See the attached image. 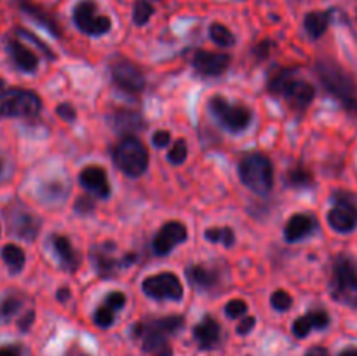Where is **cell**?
<instances>
[{"label": "cell", "mask_w": 357, "mask_h": 356, "mask_svg": "<svg viewBox=\"0 0 357 356\" xmlns=\"http://www.w3.org/2000/svg\"><path fill=\"white\" fill-rule=\"evenodd\" d=\"M183 327L181 316H167L159 320L138 323L135 327V335L143 341V349L152 356H169L171 348L167 335L174 334Z\"/></svg>", "instance_id": "cell-1"}, {"label": "cell", "mask_w": 357, "mask_h": 356, "mask_svg": "<svg viewBox=\"0 0 357 356\" xmlns=\"http://www.w3.org/2000/svg\"><path fill=\"white\" fill-rule=\"evenodd\" d=\"M268 91L288 100L289 107L295 110H305L316 96V89L309 82H303L293 77L291 70H279L268 80Z\"/></svg>", "instance_id": "cell-2"}, {"label": "cell", "mask_w": 357, "mask_h": 356, "mask_svg": "<svg viewBox=\"0 0 357 356\" xmlns=\"http://www.w3.org/2000/svg\"><path fill=\"white\" fill-rule=\"evenodd\" d=\"M317 75L323 80L324 87L337 96L349 112L357 114L356 86L340 66L331 61H321L317 63Z\"/></svg>", "instance_id": "cell-3"}, {"label": "cell", "mask_w": 357, "mask_h": 356, "mask_svg": "<svg viewBox=\"0 0 357 356\" xmlns=\"http://www.w3.org/2000/svg\"><path fill=\"white\" fill-rule=\"evenodd\" d=\"M239 175L243 184L257 194L264 195L272 191L274 185V170L267 156L260 152L250 154L239 164Z\"/></svg>", "instance_id": "cell-4"}, {"label": "cell", "mask_w": 357, "mask_h": 356, "mask_svg": "<svg viewBox=\"0 0 357 356\" xmlns=\"http://www.w3.org/2000/svg\"><path fill=\"white\" fill-rule=\"evenodd\" d=\"M114 161L128 177L138 178L149 168V150L135 136H126L114 150Z\"/></svg>", "instance_id": "cell-5"}, {"label": "cell", "mask_w": 357, "mask_h": 356, "mask_svg": "<svg viewBox=\"0 0 357 356\" xmlns=\"http://www.w3.org/2000/svg\"><path fill=\"white\" fill-rule=\"evenodd\" d=\"M42 108V101L33 91L6 89L0 93V117H35Z\"/></svg>", "instance_id": "cell-6"}, {"label": "cell", "mask_w": 357, "mask_h": 356, "mask_svg": "<svg viewBox=\"0 0 357 356\" xmlns=\"http://www.w3.org/2000/svg\"><path fill=\"white\" fill-rule=\"evenodd\" d=\"M331 295L345 304L357 302V269L347 257H338L333 265Z\"/></svg>", "instance_id": "cell-7"}, {"label": "cell", "mask_w": 357, "mask_h": 356, "mask_svg": "<svg viewBox=\"0 0 357 356\" xmlns=\"http://www.w3.org/2000/svg\"><path fill=\"white\" fill-rule=\"evenodd\" d=\"M209 110L213 112L220 124L232 133H241L251 124L253 114L244 105H232L222 96H213L209 100Z\"/></svg>", "instance_id": "cell-8"}, {"label": "cell", "mask_w": 357, "mask_h": 356, "mask_svg": "<svg viewBox=\"0 0 357 356\" xmlns=\"http://www.w3.org/2000/svg\"><path fill=\"white\" fill-rule=\"evenodd\" d=\"M73 21L86 35L91 37H100L110 31L112 21L108 16L98 14V7L93 0H82L73 9Z\"/></svg>", "instance_id": "cell-9"}, {"label": "cell", "mask_w": 357, "mask_h": 356, "mask_svg": "<svg viewBox=\"0 0 357 356\" xmlns=\"http://www.w3.org/2000/svg\"><path fill=\"white\" fill-rule=\"evenodd\" d=\"M143 292L155 300H181L183 286L174 272H159L149 276L142 285Z\"/></svg>", "instance_id": "cell-10"}, {"label": "cell", "mask_w": 357, "mask_h": 356, "mask_svg": "<svg viewBox=\"0 0 357 356\" xmlns=\"http://www.w3.org/2000/svg\"><path fill=\"white\" fill-rule=\"evenodd\" d=\"M328 222L337 232L347 234L357 225V206L351 201V195L337 194L335 206L328 213Z\"/></svg>", "instance_id": "cell-11"}, {"label": "cell", "mask_w": 357, "mask_h": 356, "mask_svg": "<svg viewBox=\"0 0 357 356\" xmlns=\"http://www.w3.org/2000/svg\"><path fill=\"white\" fill-rule=\"evenodd\" d=\"M110 70L115 84L124 91H128V93H142L143 87H145L143 72L139 70L138 65H135L129 59H117V61L112 63Z\"/></svg>", "instance_id": "cell-12"}, {"label": "cell", "mask_w": 357, "mask_h": 356, "mask_svg": "<svg viewBox=\"0 0 357 356\" xmlns=\"http://www.w3.org/2000/svg\"><path fill=\"white\" fill-rule=\"evenodd\" d=\"M185 239H187V227L181 222H167L153 237L152 248L157 255H167Z\"/></svg>", "instance_id": "cell-13"}, {"label": "cell", "mask_w": 357, "mask_h": 356, "mask_svg": "<svg viewBox=\"0 0 357 356\" xmlns=\"http://www.w3.org/2000/svg\"><path fill=\"white\" fill-rule=\"evenodd\" d=\"M7 216H9V229L10 232H14V236L23 237L26 241H33L37 237L38 229H40L37 216L21 208L9 209Z\"/></svg>", "instance_id": "cell-14"}, {"label": "cell", "mask_w": 357, "mask_h": 356, "mask_svg": "<svg viewBox=\"0 0 357 356\" xmlns=\"http://www.w3.org/2000/svg\"><path fill=\"white\" fill-rule=\"evenodd\" d=\"M192 65L199 73L208 77L220 75L225 72L230 65V56L225 52H211V51H197L192 59Z\"/></svg>", "instance_id": "cell-15"}, {"label": "cell", "mask_w": 357, "mask_h": 356, "mask_svg": "<svg viewBox=\"0 0 357 356\" xmlns=\"http://www.w3.org/2000/svg\"><path fill=\"white\" fill-rule=\"evenodd\" d=\"M79 181L84 188L93 192L98 198H108L110 195V184H108L107 173L100 166H87L80 171Z\"/></svg>", "instance_id": "cell-16"}, {"label": "cell", "mask_w": 357, "mask_h": 356, "mask_svg": "<svg viewBox=\"0 0 357 356\" xmlns=\"http://www.w3.org/2000/svg\"><path fill=\"white\" fill-rule=\"evenodd\" d=\"M7 51H9L10 59L16 65V68H20L21 72L31 73L37 70L38 65V58L17 38H9L7 40Z\"/></svg>", "instance_id": "cell-17"}, {"label": "cell", "mask_w": 357, "mask_h": 356, "mask_svg": "<svg viewBox=\"0 0 357 356\" xmlns=\"http://www.w3.org/2000/svg\"><path fill=\"white\" fill-rule=\"evenodd\" d=\"M317 229V222L312 215H307V213H296L286 223V239L289 243H295V241L303 239V237L310 236L314 230Z\"/></svg>", "instance_id": "cell-18"}, {"label": "cell", "mask_w": 357, "mask_h": 356, "mask_svg": "<svg viewBox=\"0 0 357 356\" xmlns=\"http://www.w3.org/2000/svg\"><path fill=\"white\" fill-rule=\"evenodd\" d=\"M330 325V316H328L326 311H312V313L305 314V316H300L298 320L293 323V334L296 337H307L314 328L317 330H323Z\"/></svg>", "instance_id": "cell-19"}, {"label": "cell", "mask_w": 357, "mask_h": 356, "mask_svg": "<svg viewBox=\"0 0 357 356\" xmlns=\"http://www.w3.org/2000/svg\"><path fill=\"white\" fill-rule=\"evenodd\" d=\"M194 339L201 349H211L220 341V325L211 316H206L197 327L194 328Z\"/></svg>", "instance_id": "cell-20"}, {"label": "cell", "mask_w": 357, "mask_h": 356, "mask_svg": "<svg viewBox=\"0 0 357 356\" xmlns=\"http://www.w3.org/2000/svg\"><path fill=\"white\" fill-rule=\"evenodd\" d=\"M52 248H54L59 262H61V265L66 269V271L73 272L77 267H79V257H77L75 250H73L68 237L59 236V234L52 236Z\"/></svg>", "instance_id": "cell-21"}, {"label": "cell", "mask_w": 357, "mask_h": 356, "mask_svg": "<svg viewBox=\"0 0 357 356\" xmlns=\"http://www.w3.org/2000/svg\"><path fill=\"white\" fill-rule=\"evenodd\" d=\"M330 21V10H312V13L307 14L305 20H303V27H305V31L309 34L310 38H319L323 37L324 31L328 30Z\"/></svg>", "instance_id": "cell-22"}, {"label": "cell", "mask_w": 357, "mask_h": 356, "mask_svg": "<svg viewBox=\"0 0 357 356\" xmlns=\"http://www.w3.org/2000/svg\"><path fill=\"white\" fill-rule=\"evenodd\" d=\"M187 278L197 290H211L218 283V274L202 265H192L187 269Z\"/></svg>", "instance_id": "cell-23"}, {"label": "cell", "mask_w": 357, "mask_h": 356, "mask_svg": "<svg viewBox=\"0 0 357 356\" xmlns=\"http://www.w3.org/2000/svg\"><path fill=\"white\" fill-rule=\"evenodd\" d=\"M2 258L3 262H6L10 274H17V272L23 271L24 262H26L24 251L21 250L17 244H6V246L2 248Z\"/></svg>", "instance_id": "cell-24"}, {"label": "cell", "mask_w": 357, "mask_h": 356, "mask_svg": "<svg viewBox=\"0 0 357 356\" xmlns=\"http://www.w3.org/2000/svg\"><path fill=\"white\" fill-rule=\"evenodd\" d=\"M21 9H23L26 14H30L35 21H38V23L42 24V27L47 28L51 34L59 35V28H58V24H56V20L54 17L49 16L44 9H40V7L33 6V3H30V2H21Z\"/></svg>", "instance_id": "cell-25"}, {"label": "cell", "mask_w": 357, "mask_h": 356, "mask_svg": "<svg viewBox=\"0 0 357 356\" xmlns=\"http://www.w3.org/2000/svg\"><path fill=\"white\" fill-rule=\"evenodd\" d=\"M204 237L211 243H222L223 246H232L236 243V234L229 227H211L206 230Z\"/></svg>", "instance_id": "cell-26"}, {"label": "cell", "mask_w": 357, "mask_h": 356, "mask_svg": "<svg viewBox=\"0 0 357 356\" xmlns=\"http://www.w3.org/2000/svg\"><path fill=\"white\" fill-rule=\"evenodd\" d=\"M209 35H211L213 40L216 42L222 47H230L236 42V37L232 35V31L222 23H213L211 28H209Z\"/></svg>", "instance_id": "cell-27"}, {"label": "cell", "mask_w": 357, "mask_h": 356, "mask_svg": "<svg viewBox=\"0 0 357 356\" xmlns=\"http://www.w3.org/2000/svg\"><path fill=\"white\" fill-rule=\"evenodd\" d=\"M152 14H153V6L149 2V0H136L135 10H132V21H135V24L143 27V24L149 23Z\"/></svg>", "instance_id": "cell-28"}, {"label": "cell", "mask_w": 357, "mask_h": 356, "mask_svg": "<svg viewBox=\"0 0 357 356\" xmlns=\"http://www.w3.org/2000/svg\"><path fill=\"white\" fill-rule=\"evenodd\" d=\"M21 307V299H17L16 295H9L0 302V323H6L9 321L14 314L20 311Z\"/></svg>", "instance_id": "cell-29"}, {"label": "cell", "mask_w": 357, "mask_h": 356, "mask_svg": "<svg viewBox=\"0 0 357 356\" xmlns=\"http://www.w3.org/2000/svg\"><path fill=\"white\" fill-rule=\"evenodd\" d=\"M288 181L293 185V187L303 188V187H310L314 181V178L307 170H303V168H296V170L289 171Z\"/></svg>", "instance_id": "cell-30"}, {"label": "cell", "mask_w": 357, "mask_h": 356, "mask_svg": "<svg viewBox=\"0 0 357 356\" xmlns=\"http://www.w3.org/2000/svg\"><path fill=\"white\" fill-rule=\"evenodd\" d=\"M114 318H115V311L103 304V306L94 313V323L101 328H108L114 325Z\"/></svg>", "instance_id": "cell-31"}, {"label": "cell", "mask_w": 357, "mask_h": 356, "mask_svg": "<svg viewBox=\"0 0 357 356\" xmlns=\"http://www.w3.org/2000/svg\"><path fill=\"white\" fill-rule=\"evenodd\" d=\"M271 302H272V306H274V309L288 311L289 307H291L293 299L288 292H284V290H278V292L272 293Z\"/></svg>", "instance_id": "cell-32"}, {"label": "cell", "mask_w": 357, "mask_h": 356, "mask_svg": "<svg viewBox=\"0 0 357 356\" xmlns=\"http://www.w3.org/2000/svg\"><path fill=\"white\" fill-rule=\"evenodd\" d=\"M167 159L173 164H181L187 159V142L185 140H178L173 147H171L169 154H167Z\"/></svg>", "instance_id": "cell-33"}, {"label": "cell", "mask_w": 357, "mask_h": 356, "mask_svg": "<svg viewBox=\"0 0 357 356\" xmlns=\"http://www.w3.org/2000/svg\"><path fill=\"white\" fill-rule=\"evenodd\" d=\"M246 311H248V304L244 302L243 299L230 300V302L227 304V307H225L227 316L232 318V320H236V318H241L243 314H246Z\"/></svg>", "instance_id": "cell-34"}, {"label": "cell", "mask_w": 357, "mask_h": 356, "mask_svg": "<svg viewBox=\"0 0 357 356\" xmlns=\"http://www.w3.org/2000/svg\"><path fill=\"white\" fill-rule=\"evenodd\" d=\"M105 306H108L110 309L114 311H119L124 307L126 304V295L122 292H112L110 295H107V299H105Z\"/></svg>", "instance_id": "cell-35"}, {"label": "cell", "mask_w": 357, "mask_h": 356, "mask_svg": "<svg viewBox=\"0 0 357 356\" xmlns=\"http://www.w3.org/2000/svg\"><path fill=\"white\" fill-rule=\"evenodd\" d=\"M58 115L63 119V121H66V122L75 121V110H73L72 105H66V103L59 105V107H58Z\"/></svg>", "instance_id": "cell-36"}, {"label": "cell", "mask_w": 357, "mask_h": 356, "mask_svg": "<svg viewBox=\"0 0 357 356\" xmlns=\"http://www.w3.org/2000/svg\"><path fill=\"white\" fill-rule=\"evenodd\" d=\"M17 34H20V35H23V37H26V38H28V40L35 42V44H37V45H38V47H40V49H42V51H44V52H45V54H47V56H49V58H52V54H51V49H49V47H47V45H45V44H44V42H40V40H38V38H37V37H35V35H33V34H30V31L23 30V28H20V30H17Z\"/></svg>", "instance_id": "cell-37"}, {"label": "cell", "mask_w": 357, "mask_h": 356, "mask_svg": "<svg viewBox=\"0 0 357 356\" xmlns=\"http://www.w3.org/2000/svg\"><path fill=\"white\" fill-rule=\"evenodd\" d=\"M152 140H153V145H155L157 149H164V147L169 143L171 135H169V131H157L155 135L152 136Z\"/></svg>", "instance_id": "cell-38"}, {"label": "cell", "mask_w": 357, "mask_h": 356, "mask_svg": "<svg viewBox=\"0 0 357 356\" xmlns=\"http://www.w3.org/2000/svg\"><path fill=\"white\" fill-rule=\"evenodd\" d=\"M253 327H255V318L246 316L243 321H241L239 327H237V332H239V335H246L253 330Z\"/></svg>", "instance_id": "cell-39"}, {"label": "cell", "mask_w": 357, "mask_h": 356, "mask_svg": "<svg viewBox=\"0 0 357 356\" xmlns=\"http://www.w3.org/2000/svg\"><path fill=\"white\" fill-rule=\"evenodd\" d=\"M0 356H21V348L16 344H7L0 348Z\"/></svg>", "instance_id": "cell-40"}, {"label": "cell", "mask_w": 357, "mask_h": 356, "mask_svg": "<svg viewBox=\"0 0 357 356\" xmlns=\"http://www.w3.org/2000/svg\"><path fill=\"white\" fill-rule=\"evenodd\" d=\"M91 209H93V202H91L89 199L82 198V199H79V201H77V212L86 213V212H91Z\"/></svg>", "instance_id": "cell-41"}, {"label": "cell", "mask_w": 357, "mask_h": 356, "mask_svg": "<svg viewBox=\"0 0 357 356\" xmlns=\"http://www.w3.org/2000/svg\"><path fill=\"white\" fill-rule=\"evenodd\" d=\"M305 356H330V353H328V349L321 348V346H316V348H310Z\"/></svg>", "instance_id": "cell-42"}, {"label": "cell", "mask_w": 357, "mask_h": 356, "mask_svg": "<svg viewBox=\"0 0 357 356\" xmlns=\"http://www.w3.org/2000/svg\"><path fill=\"white\" fill-rule=\"evenodd\" d=\"M31 321H33V313H31V311H30V313H28L26 316H24V320L20 321V328H21V330H28V327H30Z\"/></svg>", "instance_id": "cell-43"}, {"label": "cell", "mask_w": 357, "mask_h": 356, "mask_svg": "<svg viewBox=\"0 0 357 356\" xmlns=\"http://www.w3.org/2000/svg\"><path fill=\"white\" fill-rule=\"evenodd\" d=\"M340 356H357V348L344 349V351L340 353Z\"/></svg>", "instance_id": "cell-44"}, {"label": "cell", "mask_w": 357, "mask_h": 356, "mask_svg": "<svg viewBox=\"0 0 357 356\" xmlns=\"http://www.w3.org/2000/svg\"><path fill=\"white\" fill-rule=\"evenodd\" d=\"M68 295H70L68 288H61V292H59V293H58V299H59V300H65V299H66V297H68Z\"/></svg>", "instance_id": "cell-45"}, {"label": "cell", "mask_w": 357, "mask_h": 356, "mask_svg": "<svg viewBox=\"0 0 357 356\" xmlns=\"http://www.w3.org/2000/svg\"><path fill=\"white\" fill-rule=\"evenodd\" d=\"M2 170H3V164H2V161H0V173H2Z\"/></svg>", "instance_id": "cell-46"}, {"label": "cell", "mask_w": 357, "mask_h": 356, "mask_svg": "<svg viewBox=\"0 0 357 356\" xmlns=\"http://www.w3.org/2000/svg\"><path fill=\"white\" fill-rule=\"evenodd\" d=\"M3 86V80L2 79H0V87H2Z\"/></svg>", "instance_id": "cell-47"}, {"label": "cell", "mask_w": 357, "mask_h": 356, "mask_svg": "<svg viewBox=\"0 0 357 356\" xmlns=\"http://www.w3.org/2000/svg\"><path fill=\"white\" fill-rule=\"evenodd\" d=\"M75 356H86V355H75Z\"/></svg>", "instance_id": "cell-48"}]
</instances>
